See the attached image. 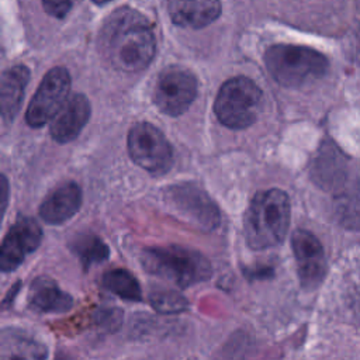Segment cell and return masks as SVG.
<instances>
[{
  "label": "cell",
  "instance_id": "obj_14",
  "mask_svg": "<svg viewBox=\"0 0 360 360\" xmlns=\"http://www.w3.org/2000/svg\"><path fill=\"white\" fill-rule=\"evenodd\" d=\"M170 20L184 28H202L221 14V0H166Z\"/></svg>",
  "mask_w": 360,
  "mask_h": 360
},
{
  "label": "cell",
  "instance_id": "obj_22",
  "mask_svg": "<svg viewBox=\"0 0 360 360\" xmlns=\"http://www.w3.org/2000/svg\"><path fill=\"white\" fill-rule=\"evenodd\" d=\"M152 308L160 314H180L188 309L187 298L177 291H153L149 295Z\"/></svg>",
  "mask_w": 360,
  "mask_h": 360
},
{
  "label": "cell",
  "instance_id": "obj_10",
  "mask_svg": "<svg viewBox=\"0 0 360 360\" xmlns=\"http://www.w3.org/2000/svg\"><path fill=\"white\" fill-rule=\"evenodd\" d=\"M42 240V229L30 217H20L8 229L1 242L0 269L14 271L28 255L35 252Z\"/></svg>",
  "mask_w": 360,
  "mask_h": 360
},
{
  "label": "cell",
  "instance_id": "obj_6",
  "mask_svg": "<svg viewBox=\"0 0 360 360\" xmlns=\"http://www.w3.org/2000/svg\"><path fill=\"white\" fill-rule=\"evenodd\" d=\"M132 160L153 174L166 173L173 163V149L165 134L149 122L135 124L128 134Z\"/></svg>",
  "mask_w": 360,
  "mask_h": 360
},
{
  "label": "cell",
  "instance_id": "obj_2",
  "mask_svg": "<svg viewBox=\"0 0 360 360\" xmlns=\"http://www.w3.org/2000/svg\"><path fill=\"white\" fill-rule=\"evenodd\" d=\"M290 198L278 188L255 194L245 215V239L250 249L263 250L280 245L290 226Z\"/></svg>",
  "mask_w": 360,
  "mask_h": 360
},
{
  "label": "cell",
  "instance_id": "obj_15",
  "mask_svg": "<svg viewBox=\"0 0 360 360\" xmlns=\"http://www.w3.org/2000/svg\"><path fill=\"white\" fill-rule=\"evenodd\" d=\"M312 177L325 190L342 188L346 184L347 162L345 155L330 142H325L312 163Z\"/></svg>",
  "mask_w": 360,
  "mask_h": 360
},
{
  "label": "cell",
  "instance_id": "obj_9",
  "mask_svg": "<svg viewBox=\"0 0 360 360\" xmlns=\"http://www.w3.org/2000/svg\"><path fill=\"white\" fill-rule=\"evenodd\" d=\"M197 96L194 75L180 66L166 68L155 86V103L167 115L177 117L187 111Z\"/></svg>",
  "mask_w": 360,
  "mask_h": 360
},
{
  "label": "cell",
  "instance_id": "obj_26",
  "mask_svg": "<svg viewBox=\"0 0 360 360\" xmlns=\"http://www.w3.org/2000/svg\"><path fill=\"white\" fill-rule=\"evenodd\" d=\"M20 288H21V281L18 280V281L8 290V292L6 294V297L3 298V301H1V308H3V309L8 308V307L14 302V298H15L17 294L20 292Z\"/></svg>",
  "mask_w": 360,
  "mask_h": 360
},
{
  "label": "cell",
  "instance_id": "obj_20",
  "mask_svg": "<svg viewBox=\"0 0 360 360\" xmlns=\"http://www.w3.org/2000/svg\"><path fill=\"white\" fill-rule=\"evenodd\" d=\"M69 249L79 259L84 271L93 264L107 260L110 256L107 243L94 233H80L75 236L69 243Z\"/></svg>",
  "mask_w": 360,
  "mask_h": 360
},
{
  "label": "cell",
  "instance_id": "obj_23",
  "mask_svg": "<svg viewBox=\"0 0 360 360\" xmlns=\"http://www.w3.org/2000/svg\"><path fill=\"white\" fill-rule=\"evenodd\" d=\"M96 321L107 332H115L122 323V311L118 308H103L96 314Z\"/></svg>",
  "mask_w": 360,
  "mask_h": 360
},
{
  "label": "cell",
  "instance_id": "obj_3",
  "mask_svg": "<svg viewBox=\"0 0 360 360\" xmlns=\"http://www.w3.org/2000/svg\"><path fill=\"white\" fill-rule=\"evenodd\" d=\"M141 264L146 273L180 288L202 283L211 276V263L201 252L179 245L143 249Z\"/></svg>",
  "mask_w": 360,
  "mask_h": 360
},
{
  "label": "cell",
  "instance_id": "obj_25",
  "mask_svg": "<svg viewBox=\"0 0 360 360\" xmlns=\"http://www.w3.org/2000/svg\"><path fill=\"white\" fill-rule=\"evenodd\" d=\"M243 276L249 280V281H256V280H267L270 277H273L274 274V269L270 264H255V266H248L242 269Z\"/></svg>",
  "mask_w": 360,
  "mask_h": 360
},
{
  "label": "cell",
  "instance_id": "obj_16",
  "mask_svg": "<svg viewBox=\"0 0 360 360\" xmlns=\"http://www.w3.org/2000/svg\"><path fill=\"white\" fill-rule=\"evenodd\" d=\"M82 205V190L73 183L55 188L41 204L39 217L49 225H60L70 219Z\"/></svg>",
  "mask_w": 360,
  "mask_h": 360
},
{
  "label": "cell",
  "instance_id": "obj_8",
  "mask_svg": "<svg viewBox=\"0 0 360 360\" xmlns=\"http://www.w3.org/2000/svg\"><path fill=\"white\" fill-rule=\"evenodd\" d=\"M70 89V76L65 68L51 69L38 86L34 97L31 98L25 120L32 128H39L48 121H52L62 105L66 103Z\"/></svg>",
  "mask_w": 360,
  "mask_h": 360
},
{
  "label": "cell",
  "instance_id": "obj_17",
  "mask_svg": "<svg viewBox=\"0 0 360 360\" xmlns=\"http://www.w3.org/2000/svg\"><path fill=\"white\" fill-rule=\"evenodd\" d=\"M44 343L17 328H4L0 333V360H46Z\"/></svg>",
  "mask_w": 360,
  "mask_h": 360
},
{
  "label": "cell",
  "instance_id": "obj_5",
  "mask_svg": "<svg viewBox=\"0 0 360 360\" xmlns=\"http://www.w3.org/2000/svg\"><path fill=\"white\" fill-rule=\"evenodd\" d=\"M262 91L256 83L246 76H236L219 89L214 112L225 127L243 129L256 121Z\"/></svg>",
  "mask_w": 360,
  "mask_h": 360
},
{
  "label": "cell",
  "instance_id": "obj_1",
  "mask_svg": "<svg viewBox=\"0 0 360 360\" xmlns=\"http://www.w3.org/2000/svg\"><path fill=\"white\" fill-rule=\"evenodd\" d=\"M100 52L117 70L136 73L155 56L156 39L145 15L131 7L115 10L100 30Z\"/></svg>",
  "mask_w": 360,
  "mask_h": 360
},
{
  "label": "cell",
  "instance_id": "obj_28",
  "mask_svg": "<svg viewBox=\"0 0 360 360\" xmlns=\"http://www.w3.org/2000/svg\"><path fill=\"white\" fill-rule=\"evenodd\" d=\"M55 360H66V359H60V356L58 357V359H55Z\"/></svg>",
  "mask_w": 360,
  "mask_h": 360
},
{
  "label": "cell",
  "instance_id": "obj_13",
  "mask_svg": "<svg viewBox=\"0 0 360 360\" xmlns=\"http://www.w3.org/2000/svg\"><path fill=\"white\" fill-rule=\"evenodd\" d=\"M28 308L37 314H63L73 307V298L48 276L32 280L27 294Z\"/></svg>",
  "mask_w": 360,
  "mask_h": 360
},
{
  "label": "cell",
  "instance_id": "obj_4",
  "mask_svg": "<svg viewBox=\"0 0 360 360\" xmlns=\"http://www.w3.org/2000/svg\"><path fill=\"white\" fill-rule=\"evenodd\" d=\"M264 62L271 77L284 87H300L322 77L328 70V59L318 51L278 44L266 51Z\"/></svg>",
  "mask_w": 360,
  "mask_h": 360
},
{
  "label": "cell",
  "instance_id": "obj_21",
  "mask_svg": "<svg viewBox=\"0 0 360 360\" xmlns=\"http://www.w3.org/2000/svg\"><path fill=\"white\" fill-rule=\"evenodd\" d=\"M101 284L105 290L120 297L121 300L139 302L142 301V290L136 277L125 269H111L101 277Z\"/></svg>",
  "mask_w": 360,
  "mask_h": 360
},
{
  "label": "cell",
  "instance_id": "obj_27",
  "mask_svg": "<svg viewBox=\"0 0 360 360\" xmlns=\"http://www.w3.org/2000/svg\"><path fill=\"white\" fill-rule=\"evenodd\" d=\"M96 4H105V3H108V1H111V0H93Z\"/></svg>",
  "mask_w": 360,
  "mask_h": 360
},
{
  "label": "cell",
  "instance_id": "obj_24",
  "mask_svg": "<svg viewBox=\"0 0 360 360\" xmlns=\"http://www.w3.org/2000/svg\"><path fill=\"white\" fill-rule=\"evenodd\" d=\"M73 3H75V0H42L44 10L49 15L56 17V18L65 17L70 11Z\"/></svg>",
  "mask_w": 360,
  "mask_h": 360
},
{
  "label": "cell",
  "instance_id": "obj_18",
  "mask_svg": "<svg viewBox=\"0 0 360 360\" xmlns=\"http://www.w3.org/2000/svg\"><path fill=\"white\" fill-rule=\"evenodd\" d=\"M30 80V70L24 65L13 66L4 70L1 76V117L11 121L20 110L25 86Z\"/></svg>",
  "mask_w": 360,
  "mask_h": 360
},
{
  "label": "cell",
  "instance_id": "obj_19",
  "mask_svg": "<svg viewBox=\"0 0 360 360\" xmlns=\"http://www.w3.org/2000/svg\"><path fill=\"white\" fill-rule=\"evenodd\" d=\"M335 214L345 228L360 231V174L339 190L335 198Z\"/></svg>",
  "mask_w": 360,
  "mask_h": 360
},
{
  "label": "cell",
  "instance_id": "obj_11",
  "mask_svg": "<svg viewBox=\"0 0 360 360\" xmlns=\"http://www.w3.org/2000/svg\"><path fill=\"white\" fill-rule=\"evenodd\" d=\"M291 248L302 288H316L326 274V259L321 242L309 231L297 229L291 236Z\"/></svg>",
  "mask_w": 360,
  "mask_h": 360
},
{
  "label": "cell",
  "instance_id": "obj_12",
  "mask_svg": "<svg viewBox=\"0 0 360 360\" xmlns=\"http://www.w3.org/2000/svg\"><path fill=\"white\" fill-rule=\"evenodd\" d=\"M90 118V103L84 94H72L51 121V135L56 142L73 141Z\"/></svg>",
  "mask_w": 360,
  "mask_h": 360
},
{
  "label": "cell",
  "instance_id": "obj_7",
  "mask_svg": "<svg viewBox=\"0 0 360 360\" xmlns=\"http://www.w3.org/2000/svg\"><path fill=\"white\" fill-rule=\"evenodd\" d=\"M165 200L181 219L202 231L208 232L219 225L221 217L217 205L193 184H177L167 188Z\"/></svg>",
  "mask_w": 360,
  "mask_h": 360
}]
</instances>
